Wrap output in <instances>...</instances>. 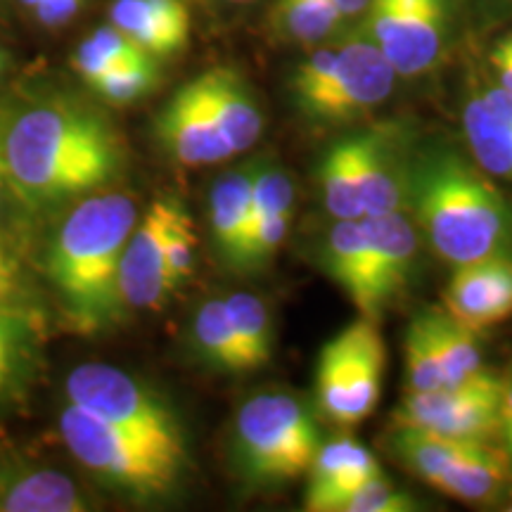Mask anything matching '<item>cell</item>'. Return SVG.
<instances>
[{"mask_svg": "<svg viewBox=\"0 0 512 512\" xmlns=\"http://www.w3.org/2000/svg\"><path fill=\"white\" fill-rule=\"evenodd\" d=\"M3 157L12 195L41 211L105 188L124 166V147L105 114L57 98L10 121Z\"/></svg>", "mask_w": 512, "mask_h": 512, "instance_id": "obj_1", "label": "cell"}, {"mask_svg": "<svg viewBox=\"0 0 512 512\" xmlns=\"http://www.w3.org/2000/svg\"><path fill=\"white\" fill-rule=\"evenodd\" d=\"M406 202L434 254L460 266L512 256V207L475 162L432 145L408 164Z\"/></svg>", "mask_w": 512, "mask_h": 512, "instance_id": "obj_2", "label": "cell"}, {"mask_svg": "<svg viewBox=\"0 0 512 512\" xmlns=\"http://www.w3.org/2000/svg\"><path fill=\"white\" fill-rule=\"evenodd\" d=\"M138 207L126 192H91L62 221L48 252V275L76 332L110 328L126 311L119 264Z\"/></svg>", "mask_w": 512, "mask_h": 512, "instance_id": "obj_3", "label": "cell"}, {"mask_svg": "<svg viewBox=\"0 0 512 512\" xmlns=\"http://www.w3.org/2000/svg\"><path fill=\"white\" fill-rule=\"evenodd\" d=\"M318 448L316 420L297 396L259 394L240 408L233 456L247 484L275 486L306 475Z\"/></svg>", "mask_w": 512, "mask_h": 512, "instance_id": "obj_4", "label": "cell"}, {"mask_svg": "<svg viewBox=\"0 0 512 512\" xmlns=\"http://www.w3.org/2000/svg\"><path fill=\"white\" fill-rule=\"evenodd\" d=\"M69 453L114 489L136 498H159L176 489L188 460L133 437L69 403L60 418Z\"/></svg>", "mask_w": 512, "mask_h": 512, "instance_id": "obj_5", "label": "cell"}, {"mask_svg": "<svg viewBox=\"0 0 512 512\" xmlns=\"http://www.w3.org/2000/svg\"><path fill=\"white\" fill-rule=\"evenodd\" d=\"M67 399L171 456L188 460L185 434L171 406L155 389L107 363H83L67 377Z\"/></svg>", "mask_w": 512, "mask_h": 512, "instance_id": "obj_6", "label": "cell"}, {"mask_svg": "<svg viewBox=\"0 0 512 512\" xmlns=\"http://www.w3.org/2000/svg\"><path fill=\"white\" fill-rule=\"evenodd\" d=\"M387 363L377 320L361 318L320 349L316 368L318 406L332 422L354 427L377 408Z\"/></svg>", "mask_w": 512, "mask_h": 512, "instance_id": "obj_7", "label": "cell"}, {"mask_svg": "<svg viewBox=\"0 0 512 512\" xmlns=\"http://www.w3.org/2000/svg\"><path fill=\"white\" fill-rule=\"evenodd\" d=\"M501 384V377L484 370L458 387L408 392L394 411L396 430L489 444L501 427Z\"/></svg>", "mask_w": 512, "mask_h": 512, "instance_id": "obj_8", "label": "cell"}, {"mask_svg": "<svg viewBox=\"0 0 512 512\" xmlns=\"http://www.w3.org/2000/svg\"><path fill=\"white\" fill-rule=\"evenodd\" d=\"M396 72L366 34L337 46V60L316 93L299 102L313 121H349L382 105L394 91Z\"/></svg>", "mask_w": 512, "mask_h": 512, "instance_id": "obj_9", "label": "cell"}, {"mask_svg": "<svg viewBox=\"0 0 512 512\" xmlns=\"http://www.w3.org/2000/svg\"><path fill=\"white\" fill-rule=\"evenodd\" d=\"M363 34L382 50L396 76H418L441 53L444 10H413L399 0H370Z\"/></svg>", "mask_w": 512, "mask_h": 512, "instance_id": "obj_10", "label": "cell"}, {"mask_svg": "<svg viewBox=\"0 0 512 512\" xmlns=\"http://www.w3.org/2000/svg\"><path fill=\"white\" fill-rule=\"evenodd\" d=\"M444 311L465 330L484 332L512 316V256L456 266L444 290Z\"/></svg>", "mask_w": 512, "mask_h": 512, "instance_id": "obj_11", "label": "cell"}, {"mask_svg": "<svg viewBox=\"0 0 512 512\" xmlns=\"http://www.w3.org/2000/svg\"><path fill=\"white\" fill-rule=\"evenodd\" d=\"M169 200H157L128 235L119 264V292L126 309H162L169 297L164 268V228Z\"/></svg>", "mask_w": 512, "mask_h": 512, "instance_id": "obj_12", "label": "cell"}, {"mask_svg": "<svg viewBox=\"0 0 512 512\" xmlns=\"http://www.w3.org/2000/svg\"><path fill=\"white\" fill-rule=\"evenodd\" d=\"M155 131L164 150L183 166H211L235 157L204 110L192 81L166 102L155 121Z\"/></svg>", "mask_w": 512, "mask_h": 512, "instance_id": "obj_13", "label": "cell"}, {"mask_svg": "<svg viewBox=\"0 0 512 512\" xmlns=\"http://www.w3.org/2000/svg\"><path fill=\"white\" fill-rule=\"evenodd\" d=\"M408 164L401 136L392 128H373L356 136V166L363 216L401 211L406 204Z\"/></svg>", "mask_w": 512, "mask_h": 512, "instance_id": "obj_14", "label": "cell"}, {"mask_svg": "<svg viewBox=\"0 0 512 512\" xmlns=\"http://www.w3.org/2000/svg\"><path fill=\"white\" fill-rule=\"evenodd\" d=\"M380 465L366 446L351 437L320 444L309 467L304 508L311 512H339L361 484L380 475Z\"/></svg>", "mask_w": 512, "mask_h": 512, "instance_id": "obj_15", "label": "cell"}, {"mask_svg": "<svg viewBox=\"0 0 512 512\" xmlns=\"http://www.w3.org/2000/svg\"><path fill=\"white\" fill-rule=\"evenodd\" d=\"M204 110L235 155L245 152L264 131V117L247 81L230 67H214L192 79Z\"/></svg>", "mask_w": 512, "mask_h": 512, "instance_id": "obj_16", "label": "cell"}, {"mask_svg": "<svg viewBox=\"0 0 512 512\" xmlns=\"http://www.w3.org/2000/svg\"><path fill=\"white\" fill-rule=\"evenodd\" d=\"M325 271L354 302L363 318L377 320L384 306L375 278V254L361 219L337 221L325 238Z\"/></svg>", "mask_w": 512, "mask_h": 512, "instance_id": "obj_17", "label": "cell"}, {"mask_svg": "<svg viewBox=\"0 0 512 512\" xmlns=\"http://www.w3.org/2000/svg\"><path fill=\"white\" fill-rule=\"evenodd\" d=\"M110 24L152 57L174 55L190 38V12L183 0H114Z\"/></svg>", "mask_w": 512, "mask_h": 512, "instance_id": "obj_18", "label": "cell"}, {"mask_svg": "<svg viewBox=\"0 0 512 512\" xmlns=\"http://www.w3.org/2000/svg\"><path fill=\"white\" fill-rule=\"evenodd\" d=\"M368 242L375 254L377 292L384 309L406 290L418 256V233L403 211L382 216H363Z\"/></svg>", "mask_w": 512, "mask_h": 512, "instance_id": "obj_19", "label": "cell"}, {"mask_svg": "<svg viewBox=\"0 0 512 512\" xmlns=\"http://www.w3.org/2000/svg\"><path fill=\"white\" fill-rule=\"evenodd\" d=\"M254 164H245L240 169L228 171L209 192V226L211 238L219 249L221 259L233 268L238 249L245 240L249 214H252V181L256 174Z\"/></svg>", "mask_w": 512, "mask_h": 512, "instance_id": "obj_20", "label": "cell"}, {"mask_svg": "<svg viewBox=\"0 0 512 512\" xmlns=\"http://www.w3.org/2000/svg\"><path fill=\"white\" fill-rule=\"evenodd\" d=\"M86 508V498L62 472L10 470L0 475L3 512H81Z\"/></svg>", "mask_w": 512, "mask_h": 512, "instance_id": "obj_21", "label": "cell"}, {"mask_svg": "<svg viewBox=\"0 0 512 512\" xmlns=\"http://www.w3.org/2000/svg\"><path fill=\"white\" fill-rule=\"evenodd\" d=\"M508 484V460L489 444H477L467 456L456 460L434 489L465 503H484L501 494Z\"/></svg>", "mask_w": 512, "mask_h": 512, "instance_id": "obj_22", "label": "cell"}, {"mask_svg": "<svg viewBox=\"0 0 512 512\" xmlns=\"http://www.w3.org/2000/svg\"><path fill=\"white\" fill-rule=\"evenodd\" d=\"M425 318L432 332L444 387H458V384L484 373L482 349H479L475 332L465 330L441 309H427Z\"/></svg>", "mask_w": 512, "mask_h": 512, "instance_id": "obj_23", "label": "cell"}, {"mask_svg": "<svg viewBox=\"0 0 512 512\" xmlns=\"http://www.w3.org/2000/svg\"><path fill=\"white\" fill-rule=\"evenodd\" d=\"M318 185L325 209L337 221L363 219L356 166V136L337 140L318 164Z\"/></svg>", "mask_w": 512, "mask_h": 512, "instance_id": "obj_24", "label": "cell"}, {"mask_svg": "<svg viewBox=\"0 0 512 512\" xmlns=\"http://www.w3.org/2000/svg\"><path fill=\"white\" fill-rule=\"evenodd\" d=\"M463 128L472 162L486 176L512 181V126L494 117L479 98L467 102Z\"/></svg>", "mask_w": 512, "mask_h": 512, "instance_id": "obj_25", "label": "cell"}, {"mask_svg": "<svg viewBox=\"0 0 512 512\" xmlns=\"http://www.w3.org/2000/svg\"><path fill=\"white\" fill-rule=\"evenodd\" d=\"M192 339H195L197 356L202 358L204 366L230 375L247 373L245 358H242L238 337H235L223 299H209L200 306L195 323H192Z\"/></svg>", "mask_w": 512, "mask_h": 512, "instance_id": "obj_26", "label": "cell"}, {"mask_svg": "<svg viewBox=\"0 0 512 512\" xmlns=\"http://www.w3.org/2000/svg\"><path fill=\"white\" fill-rule=\"evenodd\" d=\"M477 444H486V441L448 439L430 432L399 430L394 448L401 456L403 465H406L415 477H420L422 482L434 486L448 467L456 463V460L467 456Z\"/></svg>", "mask_w": 512, "mask_h": 512, "instance_id": "obj_27", "label": "cell"}, {"mask_svg": "<svg viewBox=\"0 0 512 512\" xmlns=\"http://www.w3.org/2000/svg\"><path fill=\"white\" fill-rule=\"evenodd\" d=\"M223 302H226L230 323L238 337L247 373H256L271 361L273 354L271 313L259 297L249 292H235Z\"/></svg>", "mask_w": 512, "mask_h": 512, "instance_id": "obj_28", "label": "cell"}, {"mask_svg": "<svg viewBox=\"0 0 512 512\" xmlns=\"http://www.w3.org/2000/svg\"><path fill=\"white\" fill-rule=\"evenodd\" d=\"M278 27L299 43H318L339 27L342 17L330 0H278Z\"/></svg>", "mask_w": 512, "mask_h": 512, "instance_id": "obj_29", "label": "cell"}, {"mask_svg": "<svg viewBox=\"0 0 512 512\" xmlns=\"http://www.w3.org/2000/svg\"><path fill=\"white\" fill-rule=\"evenodd\" d=\"M195 230L192 219L181 202L169 200V219L164 228V268L169 290L176 292L178 287L188 283L195 271Z\"/></svg>", "mask_w": 512, "mask_h": 512, "instance_id": "obj_30", "label": "cell"}, {"mask_svg": "<svg viewBox=\"0 0 512 512\" xmlns=\"http://www.w3.org/2000/svg\"><path fill=\"white\" fill-rule=\"evenodd\" d=\"M403 351H406L408 392H432V389L444 387L425 311H420L408 325Z\"/></svg>", "mask_w": 512, "mask_h": 512, "instance_id": "obj_31", "label": "cell"}, {"mask_svg": "<svg viewBox=\"0 0 512 512\" xmlns=\"http://www.w3.org/2000/svg\"><path fill=\"white\" fill-rule=\"evenodd\" d=\"M290 223L292 214L266 216V219L252 223L245 240H242L238 256H235L233 268H238V271H259V268H264L285 242Z\"/></svg>", "mask_w": 512, "mask_h": 512, "instance_id": "obj_32", "label": "cell"}, {"mask_svg": "<svg viewBox=\"0 0 512 512\" xmlns=\"http://www.w3.org/2000/svg\"><path fill=\"white\" fill-rule=\"evenodd\" d=\"M292 209H294L292 178L287 176L283 169H278V166L259 162V166H256L254 181H252V214H249V226L256 221L266 219V216L292 214Z\"/></svg>", "mask_w": 512, "mask_h": 512, "instance_id": "obj_33", "label": "cell"}, {"mask_svg": "<svg viewBox=\"0 0 512 512\" xmlns=\"http://www.w3.org/2000/svg\"><path fill=\"white\" fill-rule=\"evenodd\" d=\"M157 79L159 74L155 60H145L121 64L110 74L102 76L100 81H95L91 88L112 105H128V102H136L150 93L157 86Z\"/></svg>", "mask_w": 512, "mask_h": 512, "instance_id": "obj_34", "label": "cell"}, {"mask_svg": "<svg viewBox=\"0 0 512 512\" xmlns=\"http://www.w3.org/2000/svg\"><path fill=\"white\" fill-rule=\"evenodd\" d=\"M415 510V501L406 491H399L396 486L389 482L387 477L375 475L368 479L366 484H361L351 494L347 501H344L342 510L339 512H408Z\"/></svg>", "mask_w": 512, "mask_h": 512, "instance_id": "obj_35", "label": "cell"}, {"mask_svg": "<svg viewBox=\"0 0 512 512\" xmlns=\"http://www.w3.org/2000/svg\"><path fill=\"white\" fill-rule=\"evenodd\" d=\"M88 41H91L93 46L100 50L102 55H107V57H110V60L119 62V64L152 60L150 53H145V50L140 48L138 43L133 41V38H128L124 31H119L117 27H112V24L95 29L93 34L88 36Z\"/></svg>", "mask_w": 512, "mask_h": 512, "instance_id": "obj_36", "label": "cell"}, {"mask_svg": "<svg viewBox=\"0 0 512 512\" xmlns=\"http://www.w3.org/2000/svg\"><path fill=\"white\" fill-rule=\"evenodd\" d=\"M24 335H27V320L10 306H0V361H15Z\"/></svg>", "mask_w": 512, "mask_h": 512, "instance_id": "obj_37", "label": "cell"}, {"mask_svg": "<svg viewBox=\"0 0 512 512\" xmlns=\"http://www.w3.org/2000/svg\"><path fill=\"white\" fill-rule=\"evenodd\" d=\"M83 0H41L34 12L38 22L46 27H62L79 12Z\"/></svg>", "mask_w": 512, "mask_h": 512, "instance_id": "obj_38", "label": "cell"}, {"mask_svg": "<svg viewBox=\"0 0 512 512\" xmlns=\"http://www.w3.org/2000/svg\"><path fill=\"white\" fill-rule=\"evenodd\" d=\"M489 62L498 76V86H503L505 91L512 93V34L496 41V46L489 55Z\"/></svg>", "mask_w": 512, "mask_h": 512, "instance_id": "obj_39", "label": "cell"}, {"mask_svg": "<svg viewBox=\"0 0 512 512\" xmlns=\"http://www.w3.org/2000/svg\"><path fill=\"white\" fill-rule=\"evenodd\" d=\"M501 380V427H498V437L503 439L505 451L512 458V366Z\"/></svg>", "mask_w": 512, "mask_h": 512, "instance_id": "obj_40", "label": "cell"}, {"mask_svg": "<svg viewBox=\"0 0 512 512\" xmlns=\"http://www.w3.org/2000/svg\"><path fill=\"white\" fill-rule=\"evenodd\" d=\"M477 98L484 102L486 110L494 114V117L512 126V93L510 91H505L503 86H498L496 83V86L486 88V91L479 93Z\"/></svg>", "mask_w": 512, "mask_h": 512, "instance_id": "obj_41", "label": "cell"}, {"mask_svg": "<svg viewBox=\"0 0 512 512\" xmlns=\"http://www.w3.org/2000/svg\"><path fill=\"white\" fill-rule=\"evenodd\" d=\"M17 292V268H5V271H0V306H10L12 299L17 297Z\"/></svg>", "mask_w": 512, "mask_h": 512, "instance_id": "obj_42", "label": "cell"}, {"mask_svg": "<svg viewBox=\"0 0 512 512\" xmlns=\"http://www.w3.org/2000/svg\"><path fill=\"white\" fill-rule=\"evenodd\" d=\"M330 3H332V8L339 12V17H342V22H344V19L363 15V12L368 10L370 0H330Z\"/></svg>", "mask_w": 512, "mask_h": 512, "instance_id": "obj_43", "label": "cell"}, {"mask_svg": "<svg viewBox=\"0 0 512 512\" xmlns=\"http://www.w3.org/2000/svg\"><path fill=\"white\" fill-rule=\"evenodd\" d=\"M8 192H10V181H8V169H5V157H3V128H0V211H3L5 195H8Z\"/></svg>", "mask_w": 512, "mask_h": 512, "instance_id": "obj_44", "label": "cell"}, {"mask_svg": "<svg viewBox=\"0 0 512 512\" xmlns=\"http://www.w3.org/2000/svg\"><path fill=\"white\" fill-rule=\"evenodd\" d=\"M399 3L413 10H444V0H399Z\"/></svg>", "mask_w": 512, "mask_h": 512, "instance_id": "obj_45", "label": "cell"}, {"mask_svg": "<svg viewBox=\"0 0 512 512\" xmlns=\"http://www.w3.org/2000/svg\"><path fill=\"white\" fill-rule=\"evenodd\" d=\"M10 370H12V363H5V361H0V392H3V389H5V384H8Z\"/></svg>", "mask_w": 512, "mask_h": 512, "instance_id": "obj_46", "label": "cell"}, {"mask_svg": "<svg viewBox=\"0 0 512 512\" xmlns=\"http://www.w3.org/2000/svg\"><path fill=\"white\" fill-rule=\"evenodd\" d=\"M5 268H17V266H15V261L10 259V254L0 247V271H5Z\"/></svg>", "mask_w": 512, "mask_h": 512, "instance_id": "obj_47", "label": "cell"}, {"mask_svg": "<svg viewBox=\"0 0 512 512\" xmlns=\"http://www.w3.org/2000/svg\"><path fill=\"white\" fill-rule=\"evenodd\" d=\"M38 3H41V0H22V5H27V8H31V10H34Z\"/></svg>", "mask_w": 512, "mask_h": 512, "instance_id": "obj_48", "label": "cell"}, {"mask_svg": "<svg viewBox=\"0 0 512 512\" xmlns=\"http://www.w3.org/2000/svg\"><path fill=\"white\" fill-rule=\"evenodd\" d=\"M230 3H249V0H230Z\"/></svg>", "mask_w": 512, "mask_h": 512, "instance_id": "obj_49", "label": "cell"}, {"mask_svg": "<svg viewBox=\"0 0 512 512\" xmlns=\"http://www.w3.org/2000/svg\"><path fill=\"white\" fill-rule=\"evenodd\" d=\"M0 60H5V55H3V50H0Z\"/></svg>", "mask_w": 512, "mask_h": 512, "instance_id": "obj_50", "label": "cell"}, {"mask_svg": "<svg viewBox=\"0 0 512 512\" xmlns=\"http://www.w3.org/2000/svg\"><path fill=\"white\" fill-rule=\"evenodd\" d=\"M508 510H510V512H512V505H508Z\"/></svg>", "mask_w": 512, "mask_h": 512, "instance_id": "obj_51", "label": "cell"}]
</instances>
